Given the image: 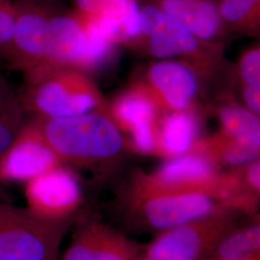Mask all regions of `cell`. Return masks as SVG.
<instances>
[{
	"instance_id": "6da1fadb",
	"label": "cell",
	"mask_w": 260,
	"mask_h": 260,
	"mask_svg": "<svg viewBox=\"0 0 260 260\" xmlns=\"http://www.w3.org/2000/svg\"><path fill=\"white\" fill-rule=\"evenodd\" d=\"M33 119L61 165L91 173L93 177L112 174L131 147L117 123L102 112Z\"/></svg>"
},
{
	"instance_id": "7a4b0ae2",
	"label": "cell",
	"mask_w": 260,
	"mask_h": 260,
	"mask_svg": "<svg viewBox=\"0 0 260 260\" xmlns=\"http://www.w3.org/2000/svg\"><path fill=\"white\" fill-rule=\"evenodd\" d=\"M118 208L123 223L134 232L157 233L231 210L212 193L152 185L140 173L119 196Z\"/></svg>"
},
{
	"instance_id": "3957f363",
	"label": "cell",
	"mask_w": 260,
	"mask_h": 260,
	"mask_svg": "<svg viewBox=\"0 0 260 260\" xmlns=\"http://www.w3.org/2000/svg\"><path fill=\"white\" fill-rule=\"evenodd\" d=\"M24 111L40 119H60L100 111L103 94L84 72L53 67L24 78L18 91Z\"/></svg>"
},
{
	"instance_id": "277c9868",
	"label": "cell",
	"mask_w": 260,
	"mask_h": 260,
	"mask_svg": "<svg viewBox=\"0 0 260 260\" xmlns=\"http://www.w3.org/2000/svg\"><path fill=\"white\" fill-rule=\"evenodd\" d=\"M75 220L48 219L0 202V260H57Z\"/></svg>"
},
{
	"instance_id": "5b68a950",
	"label": "cell",
	"mask_w": 260,
	"mask_h": 260,
	"mask_svg": "<svg viewBox=\"0 0 260 260\" xmlns=\"http://www.w3.org/2000/svg\"><path fill=\"white\" fill-rule=\"evenodd\" d=\"M237 215L223 210L157 233L143 248V253L149 260H207L223 236L238 223Z\"/></svg>"
},
{
	"instance_id": "8992f818",
	"label": "cell",
	"mask_w": 260,
	"mask_h": 260,
	"mask_svg": "<svg viewBox=\"0 0 260 260\" xmlns=\"http://www.w3.org/2000/svg\"><path fill=\"white\" fill-rule=\"evenodd\" d=\"M16 20L6 64L24 78L53 68L47 52L49 20L56 9L50 0H15Z\"/></svg>"
},
{
	"instance_id": "52a82bcc",
	"label": "cell",
	"mask_w": 260,
	"mask_h": 260,
	"mask_svg": "<svg viewBox=\"0 0 260 260\" xmlns=\"http://www.w3.org/2000/svg\"><path fill=\"white\" fill-rule=\"evenodd\" d=\"M27 207L48 219H72L82 203L81 185L75 174L59 165L25 182Z\"/></svg>"
},
{
	"instance_id": "ba28073f",
	"label": "cell",
	"mask_w": 260,
	"mask_h": 260,
	"mask_svg": "<svg viewBox=\"0 0 260 260\" xmlns=\"http://www.w3.org/2000/svg\"><path fill=\"white\" fill-rule=\"evenodd\" d=\"M75 233L63 260H134L143 248L94 217H75Z\"/></svg>"
},
{
	"instance_id": "9c48e42d",
	"label": "cell",
	"mask_w": 260,
	"mask_h": 260,
	"mask_svg": "<svg viewBox=\"0 0 260 260\" xmlns=\"http://www.w3.org/2000/svg\"><path fill=\"white\" fill-rule=\"evenodd\" d=\"M61 165L34 119L26 121L0 158V185L27 182Z\"/></svg>"
},
{
	"instance_id": "30bf717a",
	"label": "cell",
	"mask_w": 260,
	"mask_h": 260,
	"mask_svg": "<svg viewBox=\"0 0 260 260\" xmlns=\"http://www.w3.org/2000/svg\"><path fill=\"white\" fill-rule=\"evenodd\" d=\"M140 175L152 185L205 191L217 196L223 202L225 175L220 174L217 164L198 149L169 158L156 171Z\"/></svg>"
},
{
	"instance_id": "8fae6325",
	"label": "cell",
	"mask_w": 260,
	"mask_h": 260,
	"mask_svg": "<svg viewBox=\"0 0 260 260\" xmlns=\"http://www.w3.org/2000/svg\"><path fill=\"white\" fill-rule=\"evenodd\" d=\"M158 104L143 85L130 88L111 104L110 117L130 135L131 146L142 153H156Z\"/></svg>"
},
{
	"instance_id": "7c38bea8",
	"label": "cell",
	"mask_w": 260,
	"mask_h": 260,
	"mask_svg": "<svg viewBox=\"0 0 260 260\" xmlns=\"http://www.w3.org/2000/svg\"><path fill=\"white\" fill-rule=\"evenodd\" d=\"M141 40H147L149 53L153 57H186L200 50L201 41L151 3L141 6Z\"/></svg>"
},
{
	"instance_id": "4fadbf2b",
	"label": "cell",
	"mask_w": 260,
	"mask_h": 260,
	"mask_svg": "<svg viewBox=\"0 0 260 260\" xmlns=\"http://www.w3.org/2000/svg\"><path fill=\"white\" fill-rule=\"evenodd\" d=\"M156 100L170 111L187 110L198 93V79L190 67L177 61H160L147 73L143 84Z\"/></svg>"
},
{
	"instance_id": "5bb4252c",
	"label": "cell",
	"mask_w": 260,
	"mask_h": 260,
	"mask_svg": "<svg viewBox=\"0 0 260 260\" xmlns=\"http://www.w3.org/2000/svg\"><path fill=\"white\" fill-rule=\"evenodd\" d=\"M87 45L85 19L78 13L56 10L48 26L47 52L50 67L79 70Z\"/></svg>"
},
{
	"instance_id": "9a60e30c",
	"label": "cell",
	"mask_w": 260,
	"mask_h": 260,
	"mask_svg": "<svg viewBox=\"0 0 260 260\" xmlns=\"http://www.w3.org/2000/svg\"><path fill=\"white\" fill-rule=\"evenodd\" d=\"M149 3L177 20L199 41L213 40L223 26L213 0H150Z\"/></svg>"
},
{
	"instance_id": "2e32d148",
	"label": "cell",
	"mask_w": 260,
	"mask_h": 260,
	"mask_svg": "<svg viewBox=\"0 0 260 260\" xmlns=\"http://www.w3.org/2000/svg\"><path fill=\"white\" fill-rule=\"evenodd\" d=\"M198 121L187 110L171 111L156 127V153L168 158L190 152L198 143Z\"/></svg>"
},
{
	"instance_id": "e0dca14e",
	"label": "cell",
	"mask_w": 260,
	"mask_h": 260,
	"mask_svg": "<svg viewBox=\"0 0 260 260\" xmlns=\"http://www.w3.org/2000/svg\"><path fill=\"white\" fill-rule=\"evenodd\" d=\"M93 18L117 45L141 40V6L137 0H110Z\"/></svg>"
},
{
	"instance_id": "ac0fdd59",
	"label": "cell",
	"mask_w": 260,
	"mask_h": 260,
	"mask_svg": "<svg viewBox=\"0 0 260 260\" xmlns=\"http://www.w3.org/2000/svg\"><path fill=\"white\" fill-rule=\"evenodd\" d=\"M223 137L260 150V116L237 104L223 105L218 110Z\"/></svg>"
},
{
	"instance_id": "d6986e66",
	"label": "cell",
	"mask_w": 260,
	"mask_h": 260,
	"mask_svg": "<svg viewBox=\"0 0 260 260\" xmlns=\"http://www.w3.org/2000/svg\"><path fill=\"white\" fill-rule=\"evenodd\" d=\"M212 255L235 259H260V217L252 214L250 215V222L237 223L219 242Z\"/></svg>"
},
{
	"instance_id": "ffe728a7",
	"label": "cell",
	"mask_w": 260,
	"mask_h": 260,
	"mask_svg": "<svg viewBox=\"0 0 260 260\" xmlns=\"http://www.w3.org/2000/svg\"><path fill=\"white\" fill-rule=\"evenodd\" d=\"M26 121L24 111L16 91L9 81L0 75V158Z\"/></svg>"
},
{
	"instance_id": "44dd1931",
	"label": "cell",
	"mask_w": 260,
	"mask_h": 260,
	"mask_svg": "<svg viewBox=\"0 0 260 260\" xmlns=\"http://www.w3.org/2000/svg\"><path fill=\"white\" fill-rule=\"evenodd\" d=\"M233 204L240 214L252 215L257 212L260 203V157L249 165L234 170Z\"/></svg>"
},
{
	"instance_id": "7402d4cb",
	"label": "cell",
	"mask_w": 260,
	"mask_h": 260,
	"mask_svg": "<svg viewBox=\"0 0 260 260\" xmlns=\"http://www.w3.org/2000/svg\"><path fill=\"white\" fill-rule=\"evenodd\" d=\"M223 25L260 33V0H219Z\"/></svg>"
},
{
	"instance_id": "603a6c76",
	"label": "cell",
	"mask_w": 260,
	"mask_h": 260,
	"mask_svg": "<svg viewBox=\"0 0 260 260\" xmlns=\"http://www.w3.org/2000/svg\"><path fill=\"white\" fill-rule=\"evenodd\" d=\"M87 45L79 70L84 73L95 70L111 57L117 44L100 26L94 18H85Z\"/></svg>"
},
{
	"instance_id": "cb8c5ba5",
	"label": "cell",
	"mask_w": 260,
	"mask_h": 260,
	"mask_svg": "<svg viewBox=\"0 0 260 260\" xmlns=\"http://www.w3.org/2000/svg\"><path fill=\"white\" fill-rule=\"evenodd\" d=\"M15 0H0V64L9 56L15 30Z\"/></svg>"
},
{
	"instance_id": "d4e9b609",
	"label": "cell",
	"mask_w": 260,
	"mask_h": 260,
	"mask_svg": "<svg viewBox=\"0 0 260 260\" xmlns=\"http://www.w3.org/2000/svg\"><path fill=\"white\" fill-rule=\"evenodd\" d=\"M238 71L244 83L260 82V48L249 50L242 56Z\"/></svg>"
},
{
	"instance_id": "484cf974",
	"label": "cell",
	"mask_w": 260,
	"mask_h": 260,
	"mask_svg": "<svg viewBox=\"0 0 260 260\" xmlns=\"http://www.w3.org/2000/svg\"><path fill=\"white\" fill-rule=\"evenodd\" d=\"M76 13L85 18L98 16L110 0H73Z\"/></svg>"
},
{
	"instance_id": "4316f807",
	"label": "cell",
	"mask_w": 260,
	"mask_h": 260,
	"mask_svg": "<svg viewBox=\"0 0 260 260\" xmlns=\"http://www.w3.org/2000/svg\"><path fill=\"white\" fill-rule=\"evenodd\" d=\"M242 96L247 108L260 116V82L245 84Z\"/></svg>"
},
{
	"instance_id": "83f0119b",
	"label": "cell",
	"mask_w": 260,
	"mask_h": 260,
	"mask_svg": "<svg viewBox=\"0 0 260 260\" xmlns=\"http://www.w3.org/2000/svg\"><path fill=\"white\" fill-rule=\"evenodd\" d=\"M207 260H260V259H235V258H223V257H218V256H210Z\"/></svg>"
},
{
	"instance_id": "f1b7e54d",
	"label": "cell",
	"mask_w": 260,
	"mask_h": 260,
	"mask_svg": "<svg viewBox=\"0 0 260 260\" xmlns=\"http://www.w3.org/2000/svg\"><path fill=\"white\" fill-rule=\"evenodd\" d=\"M134 260H149L145 255H144V253H143V251L140 253L139 255L135 258Z\"/></svg>"
},
{
	"instance_id": "f546056e",
	"label": "cell",
	"mask_w": 260,
	"mask_h": 260,
	"mask_svg": "<svg viewBox=\"0 0 260 260\" xmlns=\"http://www.w3.org/2000/svg\"><path fill=\"white\" fill-rule=\"evenodd\" d=\"M255 214V215H257V216H258V217H260V213H258V212H256V213H254Z\"/></svg>"
}]
</instances>
